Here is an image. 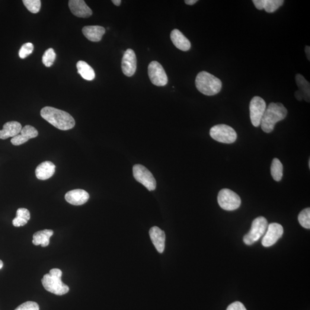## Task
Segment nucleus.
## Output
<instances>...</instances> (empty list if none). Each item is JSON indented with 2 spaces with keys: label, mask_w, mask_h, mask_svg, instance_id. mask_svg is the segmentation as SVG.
<instances>
[{
  "label": "nucleus",
  "mask_w": 310,
  "mask_h": 310,
  "mask_svg": "<svg viewBox=\"0 0 310 310\" xmlns=\"http://www.w3.org/2000/svg\"><path fill=\"white\" fill-rule=\"evenodd\" d=\"M41 116L56 128L68 130L74 127L75 120L66 111L53 107H46L40 111Z\"/></svg>",
  "instance_id": "f257e3e1"
},
{
  "label": "nucleus",
  "mask_w": 310,
  "mask_h": 310,
  "mask_svg": "<svg viewBox=\"0 0 310 310\" xmlns=\"http://www.w3.org/2000/svg\"><path fill=\"white\" fill-rule=\"evenodd\" d=\"M55 171V165L50 161L41 163L37 166L35 174L38 180H47L52 177Z\"/></svg>",
  "instance_id": "a211bd4d"
},
{
  "label": "nucleus",
  "mask_w": 310,
  "mask_h": 310,
  "mask_svg": "<svg viewBox=\"0 0 310 310\" xmlns=\"http://www.w3.org/2000/svg\"><path fill=\"white\" fill-rule=\"evenodd\" d=\"M90 198L88 192L82 189L70 191L65 195L67 202L73 205H82L88 202Z\"/></svg>",
  "instance_id": "2eb2a0df"
},
{
  "label": "nucleus",
  "mask_w": 310,
  "mask_h": 310,
  "mask_svg": "<svg viewBox=\"0 0 310 310\" xmlns=\"http://www.w3.org/2000/svg\"><path fill=\"white\" fill-rule=\"evenodd\" d=\"M37 136L38 132L36 128L33 126H26L22 128L20 134L12 138L11 142L13 145L20 146Z\"/></svg>",
  "instance_id": "4468645a"
},
{
  "label": "nucleus",
  "mask_w": 310,
  "mask_h": 310,
  "mask_svg": "<svg viewBox=\"0 0 310 310\" xmlns=\"http://www.w3.org/2000/svg\"><path fill=\"white\" fill-rule=\"evenodd\" d=\"M255 7L258 10L264 9L268 13H274L284 4L283 0H254Z\"/></svg>",
  "instance_id": "412c9836"
},
{
  "label": "nucleus",
  "mask_w": 310,
  "mask_h": 310,
  "mask_svg": "<svg viewBox=\"0 0 310 310\" xmlns=\"http://www.w3.org/2000/svg\"><path fill=\"white\" fill-rule=\"evenodd\" d=\"M171 40L174 45L179 50L187 51L190 49L191 43L189 40L177 29L172 30L170 35Z\"/></svg>",
  "instance_id": "f3484780"
},
{
  "label": "nucleus",
  "mask_w": 310,
  "mask_h": 310,
  "mask_svg": "<svg viewBox=\"0 0 310 310\" xmlns=\"http://www.w3.org/2000/svg\"><path fill=\"white\" fill-rule=\"evenodd\" d=\"M54 235L52 230L45 229L35 233L33 236V242L35 245H41L46 247L50 244V239Z\"/></svg>",
  "instance_id": "4be33fe9"
},
{
  "label": "nucleus",
  "mask_w": 310,
  "mask_h": 310,
  "mask_svg": "<svg viewBox=\"0 0 310 310\" xmlns=\"http://www.w3.org/2000/svg\"><path fill=\"white\" fill-rule=\"evenodd\" d=\"M17 217L28 221L31 218L30 213L27 209L20 208L17 210Z\"/></svg>",
  "instance_id": "7c9ffc66"
},
{
  "label": "nucleus",
  "mask_w": 310,
  "mask_h": 310,
  "mask_svg": "<svg viewBox=\"0 0 310 310\" xmlns=\"http://www.w3.org/2000/svg\"><path fill=\"white\" fill-rule=\"evenodd\" d=\"M148 72L149 78L153 85L164 86L167 84V75L164 68L159 62L152 61L150 63Z\"/></svg>",
  "instance_id": "9d476101"
},
{
  "label": "nucleus",
  "mask_w": 310,
  "mask_h": 310,
  "mask_svg": "<svg viewBox=\"0 0 310 310\" xmlns=\"http://www.w3.org/2000/svg\"><path fill=\"white\" fill-rule=\"evenodd\" d=\"M297 86L299 88V91L301 92L303 99L308 102H310V85L309 82L307 81L304 76L298 73L295 76Z\"/></svg>",
  "instance_id": "b1692460"
},
{
  "label": "nucleus",
  "mask_w": 310,
  "mask_h": 310,
  "mask_svg": "<svg viewBox=\"0 0 310 310\" xmlns=\"http://www.w3.org/2000/svg\"><path fill=\"white\" fill-rule=\"evenodd\" d=\"M133 177L149 191H153L156 188V182L154 177L148 169L141 164H136L133 167Z\"/></svg>",
  "instance_id": "6e6552de"
},
{
  "label": "nucleus",
  "mask_w": 310,
  "mask_h": 310,
  "mask_svg": "<svg viewBox=\"0 0 310 310\" xmlns=\"http://www.w3.org/2000/svg\"><path fill=\"white\" fill-rule=\"evenodd\" d=\"M27 222L28 221H27V220L18 218V217H16V218L12 220L13 225L15 227L23 226L26 225Z\"/></svg>",
  "instance_id": "473e14b6"
},
{
  "label": "nucleus",
  "mask_w": 310,
  "mask_h": 310,
  "mask_svg": "<svg viewBox=\"0 0 310 310\" xmlns=\"http://www.w3.org/2000/svg\"><path fill=\"white\" fill-rule=\"evenodd\" d=\"M197 2V0H186V1H184V2L188 5H193L196 4Z\"/></svg>",
  "instance_id": "c9c22d12"
},
{
  "label": "nucleus",
  "mask_w": 310,
  "mask_h": 310,
  "mask_svg": "<svg viewBox=\"0 0 310 310\" xmlns=\"http://www.w3.org/2000/svg\"><path fill=\"white\" fill-rule=\"evenodd\" d=\"M112 2L115 5L117 6H120L121 4V0H113Z\"/></svg>",
  "instance_id": "e433bc0d"
},
{
  "label": "nucleus",
  "mask_w": 310,
  "mask_h": 310,
  "mask_svg": "<svg viewBox=\"0 0 310 310\" xmlns=\"http://www.w3.org/2000/svg\"><path fill=\"white\" fill-rule=\"evenodd\" d=\"M284 229L283 226L277 223H272L268 225L266 232L262 239V245L264 247H270L274 245L282 237Z\"/></svg>",
  "instance_id": "9b49d317"
},
{
  "label": "nucleus",
  "mask_w": 310,
  "mask_h": 310,
  "mask_svg": "<svg viewBox=\"0 0 310 310\" xmlns=\"http://www.w3.org/2000/svg\"><path fill=\"white\" fill-rule=\"evenodd\" d=\"M121 68L124 75L132 76L135 74L137 69V57L133 50L128 49L124 53Z\"/></svg>",
  "instance_id": "f8f14e48"
},
{
  "label": "nucleus",
  "mask_w": 310,
  "mask_h": 310,
  "mask_svg": "<svg viewBox=\"0 0 310 310\" xmlns=\"http://www.w3.org/2000/svg\"><path fill=\"white\" fill-rule=\"evenodd\" d=\"M305 52L306 54L307 57L309 60H310V46H307L305 47Z\"/></svg>",
  "instance_id": "f704fd0d"
},
{
  "label": "nucleus",
  "mask_w": 310,
  "mask_h": 310,
  "mask_svg": "<svg viewBox=\"0 0 310 310\" xmlns=\"http://www.w3.org/2000/svg\"><path fill=\"white\" fill-rule=\"evenodd\" d=\"M39 306L35 302H26L18 307L15 310H39Z\"/></svg>",
  "instance_id": "c756f323"
},
{
  "label": "nucleus",
  "mask_w": 310,
  "mask_h": 310,
  "mask_svg": "<svg viewBox=\"0 0 310 310\" xmlns=\"http://www.w3.org/2000/svg\"><path fill=\"white\" fill-rule=\"evenodd\" d=\"M298 220L300 224L303 228L310 229V209L306 208L303 210L298 216Z\"/></svg>",
  "instance_id": "a878e982"
},
{
  "label": "nucleus",
  "mask_w": 310,
  "mask_h": 310,
  "mask_svg": "<svg viewBox=\"0 0 310 310\" xmlns=\"http://www.w3.org/2000/svg\"><path fill=\"white\" fill-rule=\"evenodd\" d=\"M69 6L72 14L76 17L88 18L92 14L91 9L84 0H70Z\"/></svg>",
  "instance_id": "ddd939ff"
},
{
  "label": "nucleus",
  "mask_w": 310,
  "mask_h": 310,
  "mask_svg": "<svg viewBox=\"0 0 310 310\" xmlns=\"http://www.w3.org/2000/svg\"><path fill=\"white\" fill-rule=\"evenodd\" d=\"M295 96L297 100L298 101H302L303 100V95L299 91H297L295 92Z\"/></svg>",
  "instance_id": "72a5a7b5"
},
{
  "label": "nucleus",
  "mask_w": 310,
  "mask_h": 310,
  "mask_svg": "<svg viewBox=\"0 0 310 310\" xmlns=\"http://www.w3.org/2000/svg\"><path fill=\"white\" fill-rule=\"evenodd\" d=\"M226 310H247L245 307L242 303L239 302H235L230 305Z\"/></svg>",
  "instance_id": "2f4dec72"
},
{
  "label": "nucleus",
  "mask_w": 310,
  "mask_h": 310,
  "mask_svg": "<svg viewBox=\"0 0 310 310\" xmlns=\"http://www.w3.org/2000/svg\"><path fill=\"white\" fill-rule=\"evenodd\" d=\"M3 267V263L2 260H0V270Z\"/></svg>",
  "instance_id": "4c0bfd02"
},
{
  "label": "nucleus",
  "mask_w": 310,
  "mask_h": 310,
  "mask_svg": "<svg viewBox=\"0 0 310 310\" xmlns=\"http://www.w3.org/2000/svg\"><path fill=\"white\" fill-rule=\"evenodd\" d=\"M34 49V46L33 43H25L21 46L20 50H19V56H20L21 59L26 58L28 56L33 53Z\"/></svg>",
  "instance_id": "c85d7f7f"
},
{
  "label": "nucleus",
  "mask_w": 310,
  "mask_h": 310,
  "mask_svg": "<svg viewBox=\"0 0 310 310\" xmlns=\"http://www.w3.org/2000/svg\"><path fill=\"white\" fill-rule=\"evenodd\" d=\"M62 272L57 268L50 270L44 275L41 283L47 292L56 295H63L69 292V287L62 281Z\"/></svg>",
  "instance_id": "20e7f679"
},
{
  "label": "nucleus",
  "mask_w": 310,
  "mask_h": 310,
  "mask_svg": "<svg viewBox=\"0 0 310 310\" xmlns=\"http://www.w3.org/2000/svg\"><path fill=\"white\" fill-rule=\"evenodd\" d=\"M210 135L216 141L225 144L235 143L237 137L235 130L225 124L213 127L210 130Z\"/></svg>",
  "instance_id": "423d86ee"
},
{
  "label": "nucleus",
  "mask_w": 310,
  "mask_h": 310,
  "mask_svg": "<svg viewBox=\"0 0 310 310\" xmlns=\"http://www.w3.org/2000/svg\"><path fill=\"white\" fill-rule=\"evenodd\" d=\"M266 108V102L263 98L258 96H255L252 99L249 105V110L251 123L254 127H258L260 126L262 117Z\"/></svg>",
  "instance_id": "1a4fd4ad"
},
{
  "label": "nucleus",
  "mask_w": 310,
  "mask_h": 310,
  "mask_svg": "<svg viewBox=\"0 0 310 310\" xmlns=\"http://www.w3.org/2000/svg\"><path fill=\"white\" fill-rule=\"evenodd\" d=\"M149 236L153 244L160 254L165 249V235L164 231L157 226L152 227L149 231Z\"/></svg>",
  "instance_id": "dca6fc26"
},
{
  "label": "nucleus",
  "mask_w": 310,
  "mask_h": 310,
  "mask_svg": "<svg viewBox=\"0 0 310 310\" xmlns=\"http://www.w3.org/2000/svg\"><path fill=\"white\" fill-rule=\"evenodd\" d=\"M268 222L263 217H257L252 222L250 231L246 235L243 241L247 245H252L265 235L268 228Z\"/></svg>",
  "instance_id": "39448f33"
},
{
  "label": "nucleus",
  "mask_w": 310,
  "mask_h": 310,
  "mask_svg": "<svg viewBox=\"0 0 310 310\" xmlns=\"http://www.w3.org/2000/svg\"><path fill=\"white\" fill-rule=\"evenodd\" d=\"M222 82L207 72H201L197 76L196 86L198 91L207 96L216 95L221 91Z\"/></svg>",
  "instance_id": "7ed1b4c3"
},
{
  "label": "nucleus",
  "mask_w": 310,
  "mask_h": 310,
  "mask_svg": "<svg viewBox=\"0 0 310 310\" xmlns=\"http://www.w3.org/2000/svg\"><path fill=\"white\" fill-rule=\"evenodd\" d=\"M82 33L89 40L98 42L101 40L105 34V29L99 25H90L83 28Z\"/></svg>",
  "instance_id": "aec40b11"
},
{
  "label": "nucleus",
  "mask_w": 310,
  "mask_h": 310,
  "mask_svg": "<svg viewBox=\"0 0 310 310\" xmlns=\"http://www.w3.org/2000/svg\"><path fill=\"white\" fill-rule=\"evenodd\" d=\"M78 73L82 77L87 81H92L95 77V73L93 69L87 63L80 60L76 63Z\"/></svg>",
  "instance_id": "5701e85b"
},
{
  "label": "nucleus",
  "mask_w": 310,
  "mask_h": 310,
  "mask_svg": "<svg viewBox=\"0 0 310 310\" xmlns=\"http://www.w3.org/2000/svg\"><path fill=\"white\" fill-rule=\"evenodd\" d=\"M271 172L272 177L274 181L279 182L282 180L283 175V166L279 159H274L271 166Z\"/></svg>",
  "instance_id": "393cba45"
},
{
  "label": "nucleus",
  "mask_w": 310,
  "mask_h": 310,
  "mask_svg": "<svg viewBox=\"0 0 310 310\" xmlns=\"http://www.w3.org/2000/svg\"><path fill=\"white\" fill-rule=\"evenodd\" d=\"M287 110L281 103L272 102L265 110L261 121V129L264 132H273L277 123L285 119Z\"/></svg>",
  "instance_id": "f03ea898"
},
{
  "label": "nucleus",
  "mask_w": 310,
  "mask_h": 310,
  "mask_svg": "<svg viewBox=\"0 0 310 310\" xmlns=\"http://www.w3.org/2000/svg\"><path fill=\"white\" fill-rule=\"evenodd\" d=\"M23 2L28 10L33 14H37L40 10V0H23Z\"/></svg>",
  "instance_id": "cd10ccee"
},
{
  "label": "nucleus",
  "mask_w": 310,
  "mask_h": 310,
  "mask_svg": "<svg viewBox=\"0 0 310 310\" xmlns=\"http://www.w3.org/2000/svg\"><path fill=\"white\" fill-rule=\"evenodd\" d=\"M56 59V54L53 49H49L45 51L42 57V62L47 68L53 65Z\"/></svg>",
  "instance_id": "bb28decb"
},
{
  "label": "nucleus",
  "mask_w": 310,
  "mask_h": 310,
  "mask_svg": "<svg viewBox=\"0 0 310 310\" xmlns=\"http://www.w3.org/2000/svg\"><path fill=\"white\" fill-rule=\"evenodd\" d=\"M218 202L222 209L233 211L239 208L241 201L240 197L234 191L224 188L219 192Z\"/></svg>",
  "instance_id": "0eeeda50"
},
{
  "label": "nucleus",
  "mask_w": 310,
  "mask_h": 310,
  "mask_svg": "<svg viewBox=\"0 0 310 310\" xmlns=\"http://www.w3.org/2000/svg\"><path fill=\"white\" fill-rule=\"evenodd\" d=\"M22 128H23L21 124L17 121L6 123L3 126V129L0 130V139L5 140L9 137L13 138L21 132Z\"/></svg>",
  "instance_id": "6ab92c4d"
}]
</instances>
